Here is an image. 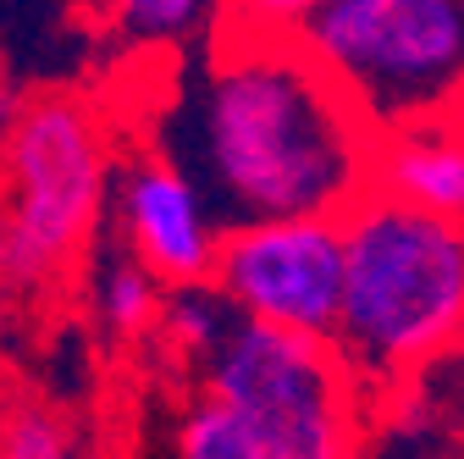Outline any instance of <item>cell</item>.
<instances>
[{
    "label": "cell",
    "instance_id": "1",
    "mask_svg": "<svg viewBox=\"0 0 464 459\" xmlns=\"http://www.w3.org/2000/svg\"><path fill=\"white\" fill-rule=\"evenodd\" d=\"M160 100L155 144L205 189L221 227L348 216L371 194L376 128L304 39L216 28Z\"/></svg>",
    "mask_w": 464,
    "mask_h": 459
},
{
    "label": "cell",
    "instance_id": "2",
    "mask_svg": "<svg viewBox=\"0 0 464 459\" xmlns=\"http://www.w3.org/2000/svg\"><path fill=\"white\" fill-rule=\"evenodd\" d=\"M343 239L348 282L332 343L376 398L464 337V227L365 194L343 216Z\"/></svg>",
    "mask_w": 464,
    "mask_h": 459
},
{
    "label": "cell",
    "instance_id": "3",
    "mask_svg": "<svg viewBox=\"0 0 464 459\" xmlns=\"http://www.w3.org/2000/svg\"><path fill=\"white\" fill-rule=\"evenodd\" d=\"M116 150L100 105L78 89H28L6 128V233L0 271L12 294H55L89 271L105 244L116 194Z\"/></svg>",
    "mask_w": 464,
    "mask_h": 459
},
{
    "label": "cell",
    "instance_id": "4",
    "mask_svg": "<svg viewBox=\"0 0 464 459\" xmlns=\"http://www.w3.org/2000/svg\"><path fill=\"white\" fill-rule=\"evenodd\" d=\"M304 50L376 139L464 122V0H332Z\"/></svg>",
    "mask_w": 464,
    "mask_h": 459
},
{
    "label": "cell",
    "instance_id": "5",
    "mask_svg": "<svg viewBox=\"0 0 464 459\" xmlns=\"http://www.w3.org/2000/svg\"><path fill=\"white\" fill-rule=\"evenodd\" d=\"M199 393L238 415L271 459H360L371 393L326 337L238 321L199 371Z\"/></svg>",
    "mask_w": 464,
    "mask_h": 459
},
{
    "label": "cell",
    "instance_id": "6",
    "mask_svg": "<svg viewBox=\"0 0 464 459\" xmlns=\"http://www.w3.org/2000/svg\"><path fill=\"white\" fill-rule=\"evenodd\" d=\"M210 282L232 299L244 321L332 343L343 321V282H348L343 216L227 227Z\"/></svg>",
    "mask_w": 464,
    "mask_h": 459
},
{
    "label": "cell",
    "instance_id": "7",
    "mask_svg": "<svg viewBox=\"0 0 464 459\" xmlns=\"http://www.w3.org/2000/svg\"><path fill=\"white\" fill-rule=\"evenodd\" d=\"M111 239L133 249L166 288H194L216 277L227 227L210 210L205 189L160 144H133L116 166Z\"/></svg>",
    "mask_w": 464,
    "mask_h": 459
},
{
    "label": "cell",
    "instance_id": "8",
    "mask_svg": "<svg viewBox=\"0 0 464 459\" xmlns=\"http://www.w3.org/2000/svg\"><path fill=\"white\" fill-rule=\"evenodd\" d=\"M371 194L464 227V122H431L376 139Z\"/></svg>",
    "mask_w": 464,
    "mask_h": 459
},
{
    "label": "cell",
    "instance_id": "9",
    "mask_svg": "<svg viewBox=\"0 0 464 459\" xmlns=\"http://www.w3.org/2000/svg\"><path fill=\"white\" fill-rule=\"evenodd\" d=\"M89 310L100 321V332L111 343H144L160 332V316H166V282L116 239H105L89 260Z\"/></svg>",
    "mask_w": 464,
    "mask_h": 459
},
{
    "label": "cell",
    "instance_id": "10",
    "mask_svg": "<svg viewBox=\"0 0 464 459\" xmlns=\"http://www.w3.org/2000/svg\"><path fill=\"white\" fill-rule=\"evenodd\" d=\"M89 12L128 50H183L205 44L221 28V0H89Z\"/></svg>",
    "mask_w": 464,
    "mask_h": 459
},
{
    "label": "cell",
    "instance_id": "11",
    "mask_svg": "<svg viewBox=\"0 0 464 459\" xmlns=\"http://www.w3.org/2000/svg\"><path fill=\"white\" fill-rule=\"evenodd\" d=\"M244 316L232 310V299L216 288V282H194V288H171L166 294V316H160V332L155 343L171 349L178 366H194V376L221 355V343L232 337Z\"/></svg>",
    "mask_w": 464,
    "mask_h": 459
},
{
    "label": "cell",
    "instance_id": "12",
    "mask_svg": "<svg viewBox=\"0 0 464 459\" xmlns=\"http://www.w3.org/2000/svg\"><path fill=\"white\" fill-rule=\"evenodd\" d=\"M171 459H271V454L227 405H216L210 393H188L178 421H171Z\"/></svg>",
    "mask_w": 464,
    "mask_h": 459
},
{
    "label": "cell",
    "instance_id": "13",
    "mask_svg": "<svg viewBox=\"0 0 464 459\" xmlns=\"http://www.w3.org/2000/svg\"><path fill=\"white\" fill-rule=\"evenodd\" d=\"M0 459H83L78 432L67 415H55L44 398H12Z\"/></svg>",
    "mask_w": 464,
    "mask_h": 459
},
{
    "label": "cell",
    "instance_id": "14",
    "mask_svg": "<svg viewBox=\"0 0 464 459\" xmlns=\"http://www.w3.org/2000/svg\"><path fill=\"white\" fill-rule=\"evenodd\" d=\"M332 0H221V34L244 39H304Z\"/></svg>",
    "mask_w": 464,
    "mask_h": 459
}]
</instances>
